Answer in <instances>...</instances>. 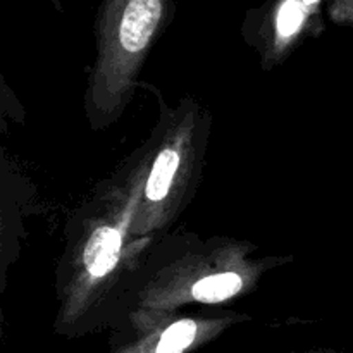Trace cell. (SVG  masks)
Returning <instances> with one entry per match:
<instances>
[{"label": "cell", "mask_w": 353, "mask_h": 353, "mask_svg": "<svg viewBox=\"0 0 353 353\" xmlns=\"http://www.w3.org/2000/svg\"><path fill=\"white\" fill-rule=\"evenodd\" d=\"M162 14L161 0H128L121 17L119 38L124 50L137 54L147 47Z\"/></svg>", "instance_id": "6da1fadb"}, {"label": "cell", "mask_w": 353, "mask_h": 353, "mask_svg": "<svg viewBox=\"0 0 353 353\" xmlns=\"http://www.w3.org/2000/svg\"><path fill=\"white\" fill-rule=\"evenodd\" d=\"M121 250V234L112 228H100L85 248V265L93 278L107 274L116 265Z\"/></svg>", "instance_id": "7a4b0ae2"}, {"label": "cell", "mask_w": 353, "mask_h": 353, "mask_svg": "<svg viewBox=\"0 0 353 353\" xmlns=\"http://www.w3.org/2000/svg\"><path fill=\"white\" fill-rule=\"evenodd\" d=\"M178 165L179 155L176 150H162L159 154V157L155 159L154 168H152L150 178L147 181V188H145L147 196L152 202H159V200L168 195Z\"/></svg>", "instance_id": "3957f363"}, {"label": "cell", "mask_w": 353, "mask_h": 353, "mask_svg": "<svg viewBox=\"0 0 353 353\" xmlns=\"http://www.w3.org/2000/svg\"><path fill=\"white\" fill-rule=\"evenodd\" d=\"M240 276L233 274V272H226V274H216L200 279L199 283H195L192 293L193 299L199 300V302L216 303L233 296L234 293L240 292Z\"/></svg>", "instance_id": "277c9868"}, {"label": "cell", "mask_w": 353, "mask_h": 353, "mask_svg": "<svg viewBox=\"0 0 353 353\" xmlns=\"http://www.w3.org/2000/svg\"><path fill=\"white\" fill-rule=\"evenodd\" d=\"M195 334L196 324L193 321H179L162 334L155 353H183L195 340Z\"/></svg>", "instance_id": "5b68a950"}, {"label": "cell", "mask_w": 353, "mask_h": 353, "mask_svg": "<svg viewBox=\"0 0 353 353\" xmlns=\"http://www.w3.org/2000/svg\"><path fill=\"white\" fill-rule=\"evenodd\" d=\"M305 10L299 0H286L278 12V33L283 38L292 37L302 26Z\"/></svg>", "instance_id": "8992f818"}, {"label": "cell", "mask_w": 353, "mask_h": 353, "mask_svg": "<svg viewBox=\"0 0 353 353\" xmlns=\"http://www.w3.org/2000/svg\"><path fill=\"white\" fill-rule=\"evenodd\" d=\"M303 2H305V3H316L317 0H303Z\"/></svg>", "instance_id": "52a82bcc"}]
</instances>
